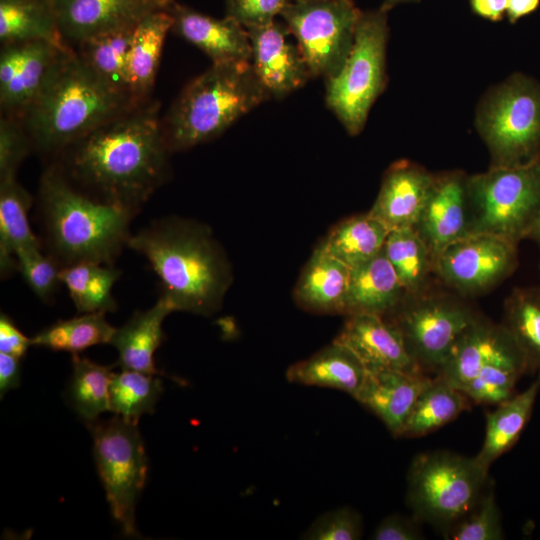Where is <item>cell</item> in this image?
I'll list each match as a JSON object with an SVG mask.
<instances>
[{"instance_id":"f907efd6","label":"cell","mask_w":540,"mask_h":540,"mask_svg":"<svg viewBox=\"0 0 540 540\" xmlns=\"http://www.w3.org/2000/svg\"><path fill=\"white\" fill-rule=\"evenodd\" d=\"M540 0H507V13L510 21L514 22L520 17L534 11Z\"/></svg>"},{"instance_id":"d6986e66","label":"cell","mask_w":540,"mask_h":540,"mask_svg":"<svg viewBox=\"0 0 540 540\" xmlns=\"http://www.w3.org/2000/svg\"><path fill=\"white\" fill-rule=\"evenodd\" d=\"M172 30L208 55L213 63L250 61L248 30L233 17L217 19L175 3Z\"/></svg>"},{"instance_id":"52a82bcc","label":"cell","mask_w":540,"mask_h":540,"mask_svg":"<svg viewBox=\"0 0 540 540\" xmlns=\"http://www.w3.org/2000/svg\"><path fill=\"white\" fill-rule=\"evenodd\" d=\"M488 469L476 457L449 451L416 455L407 475V502L416 520L446 531L467 515L487 488Z\"/></svg>"},{"instance_id":"e0dca14e","label":"cell","mask_w":540,"mask_h":540,"mask_svg":"<svg viewBox=\"0 0 540 540\" xmlns=\"http://www.w3.org/2000/svg\"><path fill=\"white\" fill-rule=\"evenodd\" d=\"M414 229L428 247L433 261L447 246L469 234L466 180L460 174L435 177Z\"/></svg>"},{"instance_id":"b9f144b4","label":"cell","mask_w":540,"mask_h":540,"mask_svg":"<svg viewBox=\"0 0 540 540\" xmlns=\"http://www.w3.org/2000/svg\"><path fill=\"white\" fill-rule=\"evenodd\" d=\"M15 256L17 271L34 294L44 302L51 300L61 283L59 265L41 247L20 248Z\"/></svg>"},{"instance_id":"f5cc1de1","label":"cell","mask_w":540,"mask_h":540,"mask_svg":"<svg viewBox=\"0 0 540 540\" xmlns=\"http://www.w3.org/2000/svg\"><path fill=\"white\" fill-rule=\"evenodd\" d=\"M529 239H533L540 245V214L528 236Z\"/></svg>"},{"instance_id":"277c9868","label":"cell","mask_w":540,"mask_h":540,"mask_svg":"<svg viewBox=\"0 0 540 540\" xmlns=\"http://www.w3.org/2000/svg\"><path fill=\"white\" fill-rule=\"evenodd\" d=\"M134 108L71 48L52 65L21 120L33 147L57 153Z\"/></svg>"},{"instance_id":"d6a6232c","label":"cell","mask_w":540,"mask_h":540,"mask_svg":"<svg viewBox=\"0 0 540 540\" xmlns=\"http://www.w3.org/2000/svg\"><path fill=\"white\" fill-rule=\"evenodd\" d=\"M469 407L470 400L461 390L435 377L417 398L401 436L429 434L456 419Z\"/></svg>"},{"instance_id":"603a6c76","label":"cell","mask_w":540,"mask_h":540,"mask_svg":"<svg viewBox=\"0 0 540 540\" xmlns=\"http://www.w3.org/2000/svg\"><path fill=\"white\" fill-rule=\"evenodd\" d=\"M406 296L384 250L351 269L344 315H390Z\"/></svg>"},{"instance_id":"8d00e7d4","label":"cell","mask_w":540,"mask_h":540,"mask_svg":"<svg viewBox=\"0 0 540 540\" xmlns=\"http://www.w3.org/2000/svg\"><path fill=\"white\" fill-rule=\"evenodd\" d=\"M504 309L502 325L522 350L529 371L540 374V289H515Z\"/></svg>"},{"instance_id":"836d02e7","label":"cell","mask_w":540,"mask_h":540,"mask_svg":"<svg viewBox=\"0 0 540 540\" xmlns=\"http://www.w3.org/2000/svg\"><path fill=\"white\" fill-rule=\"evenodd\" d=\"M121 272L113 265L79 263L63 267L60 280L79 313L113 312L117 309L112 296L114 283Z\"/></svg>"},{"instance_id":"83f0119b","label":"cell","mask_w":540,"mask_h":540,"mask_svg":"<svg viewBox=\"0 0 540 540\" xmlns=\"http://www.w3.org/2000/svg\"><path fill=\"white\" fill-rule=\"evenodd\" d=\"M34 41L72 48L59 29L50 0H0L1 45Z\"/></svg>"},{"instance_id":"ffe728a7","label":"cell","mask_w":540,"mask_h":540,"mask_svg":"<svg viewBox=\"0 0 540 540\" xmlns=\"http://www.w3.org/2000/svg\"><path fill=\"white\" fill-rule=\"evenodd\" d=\"M432 379L423 373L398 370L368 372L354 399L375 414L392 435L401 437L417 398Z\"/></svg>"},{"instance_id":"4dcf8cb0","label":"cell","mask_w":540,"mask_h":540,"mask_svg":"<svg viewBox=\"0 0 540 540\" xmlns=\"http://www.w3.org/2000/svg\"><path fill=\"white\" fill-rule=\"evenodd\" d=\"M389 232L367 212L336 224L318 246L352 269L380 253Z\"/></svg>"},{"instance_id":"3957f363","label":"cell","mask_w":540,"mask_h":540,"mask_svg":"<svg viewBox=\"0 0 540 540\" xmlns=\"http://www.w3.org/2000/svg\"><path fill=\"white\" fill-rule=\"evenodd\" d=\"M37 213L48 255L60 268L79 263L113 265L128 246L135 217L84 194L55 165L41 177Z\"/></svg>"},{"instance_id":"1f68e13d","label":"cell","mask_w":540,"mask_h":540,"mask_svg":"<svg viewBox=\"0 0 540 540\" xmlns=\"http://www.w3.org/2000/svg\"><path fill=\"white\" fill-rule=\"evenodd\" d=\"M22 44L18 70L10 85L0 91L1 108L5 115L19 118L37 95L59 55L68 50L43 41Z\"/></svg>"},{"instance_id":"d4e9b609","label":"cell","mask_w":540,"mask_h":540,"mask_svg":"<svg viewBox=\"0 0 540 540\" xmlns=\"http://www.w3.org/2000/svg\"><path fill=\"white\" fill-rule=\"evenodd\" d=\"M171 312H174L172 305L160 295L151 308L136 311L121 328H116L110 344L118 351V365L158 375L154 353L164 340L162 324Z\"/></svg>"},{"instance_id":"f6af8a7d","label":"cell","mask_w":540,"mask_h":540,"mask_svg":"<svg viewBox=\"0 0 540 540\" xmlns=\"http://www.w3.org/2000/svg\"><path fill=\"white\" fill-rule=\"evenodd\" d=\"M292 0H227V15L246 29L275 21Z\"/></svg>"},{"instance_id":"4316f807","label":"cell","mask_w":540,"mask_h":540,"mask_svg":"<svg viewBox=\"0 0 540 540\" xmlns=\"http://www.w3.org/2000/svg\"><path fill=\"white\" fill-rule=\"evenodd\" d=\"M32 197L16 177L0 179V270L7 278L17 271L15 252L20 248L41 247L33 233L28 211Z\"/></svg>"},{"instance_id":"8fae6325","label":"cell","mask_w":540,"mask_h":540,"mask_svg":"<svg viewBox=\"0 0 540 540\" xmlns=\"http://www.w3.org/2000/svg\"><path fill=\"white\" fill-rule=\"evenodd\" d=\"M360 13L351 0H292L281 13L311 76H335L353 46Z\"/></svg>"},{"instance_id":"e575fe53","label":"cell","mask_w":540,"mask_h":540,"mask_svg":"<svg viewBox=\"0 0 540 540\" xmlns=\"http://www.w3.org/2000/svg\"><path fill=\"white\" fill-rule=\"evenodd\" d=\"M384 253L408 295L425 290L429 274L434 271L432 255L414 228L389 232Z\"/></svg>"},{"instance_id":"f35d334b","label":"cell","mask_w":540,"mask_h":540,"mask_svg":"<svg viewBox=\"0 0 540 540\" xmlns=\"http://www.w3.org/2000/svg\"><path fill=\"white\" fill-rule=\"evenodd\" d=\"M163 391L157 375L123 369L112 373L110 382V411L137 422L145 413H153Z\"/></svg>"},{"instance_id":"2e32d148","label":"cell","mask_w":540,"mask_h":540,"mask_svg":"<svg viewBox=\"0 0 540 540\" xmlns=\"http://www.w3.org/2000/svg\"><path fill=\"white\" fill-rule=\"evenodd\" d=\"M334 341L349 348L368 372L398 370L423 373L409 354L397 328L385 317L352 314Z\"/></svg>"},{"instance_id":"7a4b0ae2","label":"cell","mask_w":540,"mask_h":540,"mask_svg":"<svg viewBox=\"0 0 540 540\" xmlns=\"http://www.w3.org/2000/svg\"><path fill=\"white\" fill-rule=\"evenodd\" d=\"M128 247L147 259L174 311L210 316L221 308L232 269L205 224L165 217L131 234Z\"/></svg>"},{"instance_id":"ba28073f","label":"cell","mask_w":540,"mask_h":540,"mask_svg":"<svg viewBox=\"0 0 540 540\" xmlns=\"http://www.w3.org/2000/svg\"><path fill=\"white\" fill-rule=\"evenodd\" d=\"M387 31L384 9L360 13L345 63L326 80V103L351 135L362 130L384 87Z\"/></svg>"},{"instance_id":"f1b7e54d","label":"cell","mask_w":540,"mask_h":540,"mask_svg":"<svg viewBox=\"0 0 540 540\" xmlns=\"http://www.w3.org/2000/svg\"><path fill=\"white\" fill-rule=\"evenodd\" d=\"M135 25L93 36L79 43L75 51L109 88L138 107L131 97L128 74L129 47Z\"/></svg>"},{"instance_id":"cb8c5ba5","label":"cell","mask_w":540,"mask_h":540,"mask_svg":"<svg viewBox=\"0 0 540 540\" xmlns=\"http://www.w3.org/2000/svg\"><path fill=\"white\" fill-rule=\"evenodd\" d=\"M368 371L346 346L333 342L286 370L288 382L336 389L353 398L360 391Z\"/></svg>"},{"instance_id":"681fc988","label":"cell","mask_w":540,"mask_h":540,"mask_svg":"<svg viewBox=\"0 0 540 540\" xmlns=\"http://www.w3.org/2000/svg\"><path fill=\"white\" fill-rule=\"evenodd\" d=\"M471 6L480 16L497 21L507 9V0H471Z\"/></svg>"},{"instance_id":"5b68a950","label":"cell","mask_w":540,"mask_h":540,"mask_svg":"<svg viewBox=\"0 0 540 540\" xmlns=\"http://www.w3.org/2000/svg\"><path fill=\"white\" fill-rule=\"evenodd\" d=\"M270 96L250 61L213 63L182 90L162 120L170 152L209 141Z\"/></svg>"},{"instance_id":"4fadbf2b","label":"cell","mask_w":540,"mask_h":540,"mask_svg":"<svg viewBox=\"0 0 540 540\" xmlns=\"http://www.w3.org/2000/svg\"><path fill=\"white\" fill-rule=\"evenodd\" d=\"M517 264V244L490 234H469L439 253L434 271L460 292L479 293L508 277Z\"/></svg>"},{"instance_id":"c3c4849f","label":"cell","mask_w":540,"mask_h":540,"mask_svg":"<svg viewBox=\"0 0 540 540\" xmlns=\"http://www.w3.org/2000/svg\"><path fill=\"white\" fill-rule=\"evenodd\" d=\"M20 359L0 352V394L3 395L20 384Z\"/></svg>"},{"instance_id":"f546056e","label":"cell","mask_w":540,"mask_h":540,"mask_svg":"<svg viewBox=\"0 0 540 540\" xmlns=\"http://www.w3.org/2000/svg\"><path fill=\"white\" fill-rule=\"evenodd\" d=\"M540 390V374L523 392L514 394L497 405L486 416L483 445L476 459L485 468L507 452L518 440L526 426Z\"/></svg>"},{"instance_id":"ab89813d","label":"cell","mask_w":540,"mask_h":540,"mask_svg":"<svg viewBox=\"0 0 540 540\" xmlns=\"http://www.w3.org/2000/svg\"><path fill=\"white\" fill-rule=\"evenodd\" d=\"M525 373V369L511 365L488 366L460 390L476 404L497 406L514 395L516 383Z\"/></svg>"},{"instance_id":"ac0fdd59","label":"cell","mask_w":540,"mask_h":540,"mask_svg":"<svg viewBox=\"0 0 540 540\" xmlns=\"http://www.w3.org/2000/svg\"><path fill=\"white\" fill-rule=\"evenodd\" d=\"M435 177L423 168L399 161L386 171L377 198L368 211L389 231L414 228L431 193Z\"/></svg>"},{"instance_id":"7402d4cb","label":"cell","mask_w":540,"mask_h":540,"mask_svg":"<svg viewBox=\"0 0 540 540\" xmlns=\"http://www.w3.org/2000/svg\"><path fill=\"white\" fill-rule=\"evenodd\" d=\"M350 273L347 265L317 245L295 285V303L314 314H344Z\"/></svg>"},{"instance_id":"484cf974","label":"cell","mask_w":540,"mask_h":540,"mask_svg":"<svg viewBox=\"0 0 540 540\" xmlns=\"http://www.w3.org/2000/svg\"><path fill=\"white\" fill-rule=\"evenodd\" d=\"M173 23L169 10H159L145 14L134 26L128 55V74L135 106L148 102L163 45Z\"/></svg>"},{"instance_id":"8992f818","label":"cell","mask_w":540,"mask_h":540,"mask_svg":"<svg viewBox=\"0 0 540 540\" xmlns=\"http://www.w3.org/2000/svg\"><path fill=\"white\" fill-rule=\"evenodd\" d=\"M466 190L468 233L518 244L528 238L540 214V159L522 166H492L467 179Z\"/></svg>"},{"instance_id":"9c48e42d","label":"cell","mask_w":540,"mask_h":540,"mask_svg":"<svg viewBox=\"0 0 540 540\" xmlns=\"http://www.w3.org/2000/svg\"><path fill=\"white\" fill-rule=\"evenodd\" d=\"M94 455L111 513L127 536L137 534L135 507L147 476V457L137 422L119 415L88 422Z\"/></svg>"},{"instance_id":"bcb514c9","label":"cell","mask_w":540,"mask_h":540,"mask_svg":"<svg viewBox=\"0 0 540 540\" xmlns=\"http://www.w3.org/2000/svg\"><path fill=\"white\" fill-rule=\"evenodd\" d=\"M371 538L374 540H419L423 538V534L415 521L398 514H391L380 521Z\"/></svg>"},{"instance_id":"44dd1931","label":"cell","mask_w":540,"mask_h":540,"mask_svg":"<svg viewBox=\"0 0 540 540\" xmlns=\"http://www.w3.org/2000/svg\"><path fill=\"white\" fill-rule=\"evenodd\" d=\"M65 38L79 43L98 34L135 25L147 12L129 0H50Z\"/></svg>"},{"instance_id":"60d3db41","label":"cell","mask_w":540,"mask_h":540,"mask_svg":"<svg viewBox=\"0 0 540 540\" xmlns=\"http://www.w3.org/2000/svg\"><path fill=\"white\" fill-rule=\"evenodd\" d=\"M446 538L452 540L504 538L501 515L493 490L485 489L473 509L447 530Z\"/></svg>"},{"instance_id":"db71d44e","label":"cell","mask_w":540,"mask_h":540,"mask_svg":"<svg viewBox=\"0 0 540 540\" xmlns=\"http://www.w3.org/2000/svg\"><path fill=\"white\" fill-rule=\"evenodd\" d=\"M403 1H409V0H386L385 5L386 6H391V5L395 4V3L403 2Z\"/></svg>"},{"instance_id":"6da1fadb","label":"cell","mask_w":540,"mask_h":540,"mask_svg":"<svg viewBox=\"0 0 540 540\" xmlns=\"http://www.w3.org/2000/svg\"><path fill=\"white\" fill-rule=\"evenodd\" d=\"M60 167L89 197L137 215L164 182L170 152L156 102H146L65 148Z\"/></svg>"},{"instance_id":"7c38bea8","label":"cell","mask_w":540,"mask_h":540,"mask_svg":"<svg viewBox=\"0 0 540 540\" xmlns=\"http://www.w3.org/2000/svg\"><path fill=\"white\" fill-rule=\"evenodd\" d=\"M388 319L401 334L414 361L436 372L462 334L479 318L468 306L446 296L404 297Z\"/></svg>"},{"instance_id":"ee69618b","label":"cell","mask_w":540,"mask_h":540,"mask_svg":"<svg viewBox=\"0 0 540 540\" xmlns=\"http://www.w3.org/2000/svg\"><path fill=\"white\" fill-rule=\"evenodd\" d=\"M33 144L21 118L2 115L0 119V179L16 177Z\"/></svg>"},{"instance_id":"5bb4252c","label":"cell","mask_w":540,"mask_h":540,"mask_svg":"<svg viewBox=\"0 0 540 540\" xmlns=\"http://www.w3.org/2000/svg\"><path fill=\"white\" fill-rule=\"evenodd\" d=\"M492 365H511L529 371L522 350L507 329L478 318L459 338L436 377L460 390Z\"/></svg>"},{"instance_id":"30bf717a","label":"cell","mask_w":540,"mask_h":540,"mask_svg":"<svg viewBox=\"0 0 540 540\" xmlns=\"http://www.w3.org/2000/svg\"><path fill=\"white\" fill-rule=\"evenodd\" d=\"M480 130L493 166H522L540 159V86L516 76L488 101Z\"/></svg>"},{"instance_id":"74e56055","label":"cell","mask_w":540,"mask_h":540,"mask_svg":"<svg viewBox=\"0 0 540 540\" xmlns=\"http://www.w3.org/2000/svg\"><path fill=\"white\" fill-rule=\"evenodd\" d=\"M70 399L76 412L92 422L110 411L111 367L103 366L78 355L72 356Z\"/></svg>"},{"instance_id":"9a60e30c","label":"cell","mask_w":540,"mask_h":540,"mask_svg":"<svg viewBox=\"0 0 540 540\" xmlns=\"http://www.w3.org/2000/svg\"><path fill=\"white\" fill-rule=\"evenodd\" d=\"M252 68L271 97H283L303 86L311 74L298 47L288 40L287 26L273 21L247 29Z\"/></svg>"},{"instance_id":"816d5d0a","label":"cell","mask_w":540,"mask_h":540,"mask_svg":"<svg viewBox=\"0 0 540 540\" xmlns=\"http://www.w3.org/2000/svg\"><path fill=\"white\" fill-rule=\"evenodd\" d=\"M145 12L159 10H169L176 2L175 0H129Z\"/></svg>"},{"instance_id":"7dc6e473","label":"cell","mask_w":540,"mask_h":540,"mask_svg":"<svg viewBox=\"0 0 540 540\" xmlns=\"http://www.w3.org/2000/svg\"><path fill=\"white\" fill-rule=\"evenodd\" d=\"M31 338L25 336L15 325L12 318L5 313L0 315V352L22 358L29 346Z\"/></svg>"},{"instance_id":"d590c367","label":"cell","mask_w":540,"mask_h":540,"mask_svg":"<svg viewBox=\"0 0 540 540\" xmlns=\"http://www.w3.org/2000/svg\"><path fill=\"white\" fill-rule=\"evenodd\" d=\"M106 312L83 313L81 316L42 329L31 338L34 346L73 354L91 346L110 343L116 328L105 318Z\"/></svg>"},{"instance_id":"7bdbcfd3","label":"cell","mask_w":540,"mask_h":540,"mask_svg":"<svg viewBox=\"0 0 540 540\" xmlns=\"http://www.w3.org/2000/svg\"><path fill=\"white\" fill-rule=\"evenodd\" d=\"M363 535L361 515L351 507L321 514L300 536L306 540H358Z\"/></svg>"}]
</instances>
